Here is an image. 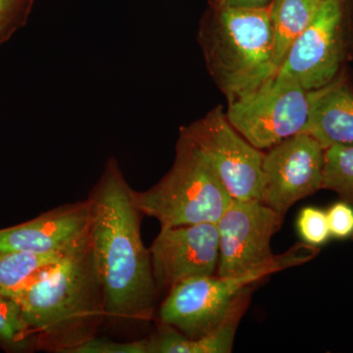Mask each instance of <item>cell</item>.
Instances as JSON below:
<instances>
[{"label": "cell", "instance_id": "cell-23", "mask_svg": "<svg viewBox=\"0 0 353 353\" xmlns=\"http://www.w3.org/2000/svg\"><path fill=\"white\" fill-rule=\"evenodd\" d=\"M273 0H215V6L236 8H268Z\"/></svg>", "mask_w": 353, "mask_h": 353}, {"label": "cell", "instance_id": "cell-1", "mask_svg": "<svg viewBox=\"0 0 353 353\" xmlns=\"http://www.w3.org/2000/svg\"><path fill=\"white\" fill-rule=\"evenodd\" d=\"M90 241L103 290L106 318L150 320L158 289L150 250L141 234V211L115 159L108 160L90 192Z\"/></svg>", "mask_w": 353, "mask_h": 353}, {"label": "cell", "instance_id": "cell-4", "mask_svg": "<svg viewBox=\"0 0 353 353\" xmlns=\"http://www.w3.org/2000/svg\"><path fill=\"white\" fill-rule=\"evenodd\" d=\"M232 201L204 155L181 134L171 170L152 189L134 190L141 214L155 218L161 227L217 224Z\"/></svg>", "mask_w": 353, "mask_h": 353}, {"label": "cell", "instance_id": "cell-6", "mask_svg": "<svg viewBox=\"0 0 353 353\" xmlns=\"http://www.w3.org/2000/svg\"><path fill=\"white\" fill-rule=\"evenodd\" d=\"M227 119L260 150L303 132L308 122L309 90L275 74L252 92L228 101Z\"/></svg>", "mask_w": 353, "mask_h": 353}, {"label": "cell", "instance_id": "cell-18", "mask_svg": "<svg viewBox=\"0 0 353 353\" xmlns=\"http://www.w3.org/2000/svg\"><path fill=\"white\" fill-rule=\"evenodd\" d=\"M0 343L6 347L24 350L36 343V336L28 326L19 304L0 296Z\"/></svg>", "mask_w": 353, "mask_h": 353}, {"label": "cell", "instance_id": "cell-14", "mask_svg": "<svg viewBox=\"0 0 353 353\" xmlns=\"http://www.w3.org/2000/svg\"><path fill=\"white\" fill-rule=\"evenodd\" d=\"M250 288H246L234 299L225 319L217 328L202 338L190 339L166 325L148 339V353H230L233 350L236 328L250 299Z\"/></svg>", "mask_w": 353, "mask_h": 353}, {"label": "cell", "instance_id": "cell-7", "mask_svg": "<svg viewBox=\"0 0 353 353\" xmlns=\"http://www.w3.org/2000/svg\"><path fill=\"white\" fill-rule=\"evenodd\" d=\"M206 158L234 199L261 201L264 188V152L236 131L222 106L181 129Z\"/></svg>", "mask_w": 353, "mask_h": 353}, {"label": "cell", "instance_id": "cell-2", "mask_svg": "<svg viewBox=\"0 0 353 353\" xmlns=\"http://www.w3.org/2000/svg\"><path fill=\"white\" fill-rule=\"evenodd\" d=\"M12 299L41 350L69 353L97 336L106 316L90 236Z\"/></svg>", "mask_w": 353, "mask_h": 353}, {"label": "cell", "instance_id": "cell-15", "mask_svg": "<svg viewBox=\"0 0 353 353\" xmlns=\"http://www.w3.org/2000/svg\"><path fill=\"white\" fill-rule=\"evenodd\" d=\"M322 0H273L269 6L273 32L274 75L277 74L296 39L317 13Z\"/></svg>", "mask_w": 353, "mask_h": 353}, {"label": "cell", "instance_id": "cell-9", "mask_svg": "<svg viewBox=\"0 0 353 353\" xmlns=\"http://www.w3.org/2000/svg\"><path fill=\"white\" fill-rule=\"evenodd\" d=\"M345 0H322L317 13L296 39L277 73L306 90L336 80L345 58Z\"/></svg>", "mask_w": 353, "mask_h": 353}, {"label": "cell", "instance_id": "cell-21", "mask_svg": "<svg viewBox=\"0 0 353 353\" xmlns=\"http://www.w3.org/2000/svg\"><path fill=\"white\" fill-rule=\"evenodd\" d=\"M69 353H148V341L145 339L120 343L94 336Z\"/></svg>", "mask_w": 353, "mask_h": 353}, {"label": "cell", "instance_id": "cell-5", "mask_svg": "<svg viewBox=\"0 0 353 353\" xmlns=\"http://www.w3.org/2000/svg\"><path fill=\"white\" fill-rule=\"evenodd\" d=\"M317 248L296 243L270 263L233 277L209 276L192 279L169 290L160 306V324L172 327L190 339L202 338L219 326L239 294L275 272L305 263Z\"/></svg>", "mask_w": 353, "mask_h": 353}, {"label": "cell", "instance_id": "cell-3", "mask_svg": "<svg viewBox=\"0 0 353 353\" xmlns=\"http://www.w3.org/2000/svg\"><path fill=\"white\" fill-rule=\"evenodd\" d=\"M209 73L231 101L274 76L268 8L215 6L199 32Z\"/></svg>", "mask_w": 353, "mask_h": 353}, {"label": "cell", "instance_id": "cell-19", "mask_svg": "<svg viewBox=\"0 0 353 353\" xmlns=\"http://www.w3.org/2000/svg\"><path fill=\"white\" fill-rule=\"evenodd\" d=\"M297 229L304 243L313 246L323 245L331 236L327 212L319 208L303 209L297 220Z\"/></svg>", "mask_w": 353, "mask_h": 353}, {"label": "cell", "instance_id": "cell-10", "mask_svg": "<svg viewBox=\"0 0 353 353\" xmlns=\"http://www.w3.org/2000/svg\"><path fill=\"white\" fill-rule=\"evenodd\" d=\"M324 167L325 148L306 132L272 146L262 161L261 201L285 216L296 202L322 189Z\"/></svg>", "mask_w": 353, "mask_h": 353}, {"label": "cell", "instance_id": "cell-11", "mask_svg": "<svg viewBox=\"0 0 353 353\" xmlns=\"http://www.w3.org/2000/svg\"><path fill=\"white\" fill-rule=\"evenodd\" d=\"M150 252L158 290H170L185 281L213 276L219 261L217 224L161 227Z\"/></svg>", "mask_w": 353, "mask_h": 353}, {"label": "cell", "instance_id": "cell-17", "mask_svg": "<svg viewBox=\"0 0 353 353\" xmlns=\"http://www.w3.org/2000/svg\"><path fill=\"white\" fill-rule=\"evenodd\" d=\"M322 189L334 190L353 203L352 145H334L325 150Z\"/></svg>", "mask_w": 353, "mask_h": 353}, {"label": "cell", "instance_id": "cell-16", "mask_svg": "<svg viewBox=\"0 0 353 353\" xmlns=\"http://www.w3.org/2000/svg\"><path fill=\"white\" fill-rule=\"evenodd\" d=\"M76 248L48 253L0 252V296L12 299L18 292L50 270L51 267L59 263Z\"/></svg>", "mask_w": 353, "mask_h": 353}, {"label": "cell", "instance_id": "cell-22", "mask_svg": "<svg viewBox=\"0 0 353 353\" xmlns=\"http://www.w3.org/2000/svg\"><path fill=\"white\" fill-rule=\"evenodd\" d=\"M331 236L347 239L353 234V208L347 202H338L327 212Z\"/></svg>", "mask_w": 353, "mask_h": 353}, {"label": "cell", "instance_id": "cell-8", "mask_svg": "<svg viewBox=\"0 0 353 353\" xmlns=\"http://www.w3.org/2000/svg\"><path fill=\"white\" fill-rule=\"evenodd\" d=\"M284 217L261 201L233 199L217 222L218 277L243 275L273 261L272 236Z\"/></svg>", "mask_w": 353, "mask_h": 353}, {"label": "cell", "instance_id": "cell-12", "mask_svg": "<svg viewBox=\"0 0 353 353\" xmlns=\"http://www.w3.org/2000/svg\"><path fill=\"white\" fill-rule=\"evenodd\" d=\"M90 223V199L65 204L29 222L0 230V252L72 250L88 238Z\"/></svg>", "mask_w": 353, "mask_h": 353}, {"label": "cell", "instance_id": "cell-13", "mask_svg": "<svg viewBox=\"0 0 353 353\" xmlns=\"http://www.w3.org/2000/svg\"><path fill=\"white\" fill-rule=\"evenodd\" d=\"M303 132L326 150L334 145H353V90L338 79L309 90L308 122Z\"/></svg>", "mask_w": 353, "mask_h": 353}, {"label": "cell", "instance_id": "cell-20", "mask_svg": "<svg viewBox=\"0 0 353 353\" xmlns=\"http://www.w3.org/2000/svg\"><path fill=\"white\" fill-rule=\"evenodd\" d=\"M32 0H0V43L23 24Z\"/></svg>", "mask_w": 353, "mask_h": 353}]
</instances>
